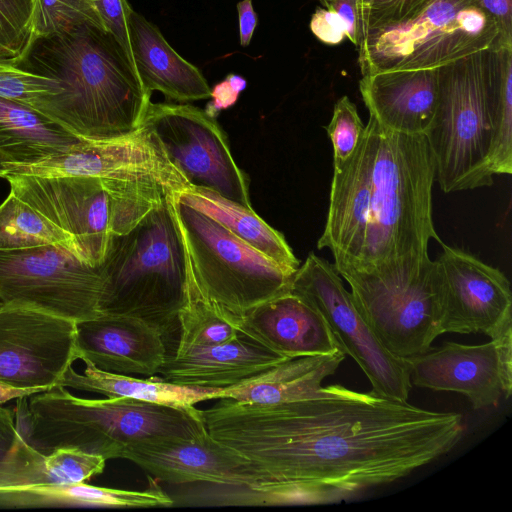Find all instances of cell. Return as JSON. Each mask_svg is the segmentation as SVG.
Here are the masks:
<instances>
[{"instance_id":"6da1fadb","label":"cell","mask_w":512,"mask_h":512,"mask_svg":"<svg viewBox=\"0 0 512 512\" xmlns=\"http://www.w3.org/2000/svg\"><path fill=\"white\" fill-rule=\"evenodd\" d=\"M218 400L201 410L209 435L272 479L243 488L240 505L346 501L447 454L465 430L459 413L340 385L276 404Z\"/></svg>"},{"instance_id":"7a4b0ae2","label":"cell","mask_w":512,"mask_h":512,"mask_svg":"<svg viewBox=\"0 0 512 512\" xmlns=\"http://www.w3.org/2000/svg\"><path fill=\"white\" fill-rule=\"evenodd\" d=\"M435 161L425 135L381 127L369 116L351 156L333 166L329 207L318 249L335 270L368 273L419 264L431 239Z\"/></svg>"},{"instance_id":"3957f363","label":"cell","mask_w":512,"mask_h":512,"mask_svg":"<svg viewBox=\"0 0 512 512\" xmlns=\"http://www.w3.org/2000/svg\"><path fill=\"white\" fill-rule=\"evenodd\" d=\"M14 65L60 82L35 111L79 139L132 133L151 102L119 43L92 24L35 39Z\"/></svg>"},{"instance_id":"277c9868","label":"cell","mask_w":512,"mask_h":512,"mask_svg":"<svg viewBox=\"0 0 512 512\" xmlns=\"http://www.w3.org/2000/svg\"><path fill=\"white\" fill-rule=\"evenodd\" d=\"M25 440L42 453L76 448L108 459L129 445L153 439L197 438L207 433L201 410L116 397L80 398L53 388L17 399Z\"/></svg>"},{"instance_id":"5b68a950","label":"cell","mask_w":512,"mask_h":512,"mask_svg":"<svg viewBox=\"0 0 512 512\" xmlns=\"http://www.w3.org/2000/svg\"><path fill=\"white\" fill-rule=\"evenodd\" d=\"M171 194L129 231L113 235L99 265L100 314L144 320L164 338L179 330L189 280L187 251Z\"/></svg>"},{"instance_id":"8992f818","label":"cell","mask_w":512,"mask_h":512,"mask_svg":"<svg viewBox=\"0 0 512 512\" xmlns=\"http://www.w3.org/2000/svg\"><path fill=\"white\" fill-rule=\"evenodd\" d=\"M10 192L70 234L85 262L99 266L110 239L135 226L171 194L143 181L4 174Z\"/></svg>"},{"instance_id":"52a82bcc","label":"cell","mask_w":512,"mask_h":512,"mask_svg":"<svg viewBox=\"0 0 512 512\" xmlns=\"http://www.w3.org/2000/svg\"><path fill=\"white\" fill-rule=\"evenodd\" d=\"M171 203L189 262L187 300L235 326L251 308L290 290L292 274L173 194Z\"/></svg>"},{"instance_id":"ba28073f","label":"cell","mask_w":512,"mask_h":512,"mask_svg":"<svg viewBox=\"0 0 512 512\" xmlns=\"http://www.w3.org/2000/svg\"><path fill=\"white\" fill-rule=\"evenodd\" d=\"M499 31L474 0H432L406 18L368 32L358 46L361 74L433 69L499 48Z\"/></svg>"},{"instance_id":"9c48e42d","label":"cell","mask_w":512,"mask_h":512,"mask_svg":"<svg viewBox=\"0 0 512 512\" xmlns=\"http://www.w3.org/2000/svg\"><path fill=\"white\" fill-rule=\"evenodd\" d=\"M486 50L439 67L437 108L425 136L434 157L436 179L445 193L493 184Z\"/></svg>"},{"instance_id":"30bf717a","label":"cell","mask_w":512,"mask_h":512,"mask_svg":"<svg viewBox=\"0 0 512 512\" xmlns=\"http://www.w3.org/2000/svg\"><path fill=\"white\" fill-rule=\"evenodd\" d=\"M355 307L382 344L407 359L424 353L443 333V288L435 260L368 273L337 270Z\"/></svg>"},{"instance_id":"8fae6325","label":"cell","mask_w":512,"mask_h":512,"mask_svg":"<svg viewBox=\"0 0 512 512\" xmlns=\"http://www.w3.org/2000/svg\"><path fill=\"white\" fill-rule=\"evenodd\" d=\"M99 266L47 245L0 251V301L80 322L100 315Z\"/></svg>"},{"instance_id":"7c38bea8","label":"cell","mask_w":512,"mask_h":512,"mask_svg":"<svg viewBox=\"0 0 512 512\" xmlns=\"http://www.w3.org/2000/svg\"><path fill=\"white\" fill-rule=\"evenodd\" d=\"M141 124L151 131L189 187L213 191L253 209L248 179L214 117L191 104L150 102Z\"/></svg>"},{"instance_id":"4fadbf2b","label":"cell","mask_w":512,"mask_h":512,"mask_svg":"<svg viewBox=\"0 0 512 512\" xmlns=\"http://www.w3.org/2000/svg\"><path fill=\"white\" fill-rule=\"evenodd\" d=\"M290 290L321 312L341 350L368 377L373 394L407 401L412 384L406 360L391 353L364 321L333 264L309 253L293 275Z\"/></svg>"},{"instance_id":"5bb4252c","label":"cell","mask_w":512,"mask_h":512,"mask_svg":"<svg viewBox=\"0 0 512 512\" xmlns=\"http://www.w3.org/2000/svg\"><path fill=\"white\" fill-rule=\"evenodd\" d=\"M4 174L143 181L159 184L170 192L189 187L143 124L125 136L79 139L65 151L45 158L4 165L0 177Z\"/></svg>"},{"instance_id":"9a60e30c","label":"cell","mask_w":512,"mask_h":512,"mask_svg":"<svg viewBox=\"0 0 512 512\" xmlns=\"http://www.w3.org/2000/svg\"><path fill=\"white\" fill-rule=\"evenodd\" d=\"M75 341V321L1 302L0 382L16 388H53L77 360Z\"/></svg>"},{"instance_id":"2e32d148","label":"cell","mask_w":512,"mask_h":512,"mask_svg":"<svg viewBox=\"0 0 512 512\" xmlns=\"http://www.w3.org/2000/svg\"><path fill=\"white\" fill-rule=\"evenodd\" d=\"M440 244L435 262L443 288V333H483L495 340L512 332L507 277L464 250Z\"/></svg>"},{"instance_id":"e0dca14e","label":"cell","mask_w":512,"mask_h":512,"mask_svg":"<svg viewBox=\"0 0 512 512\" xmlns=\"http://www.w3.org/2000/svg\"><path fill=\"white\" fill-rule=\"evenodd\" d=\"M411 384L464 395L485 409L512 391V332L484 344L443 345L405 359Z\"/></svg>"},{"instance_id":"ac0fdd59","label":"cell","mask_w":512,"mask_h":512,"mask_svg":"<svg viewBox=\"0 0 512 512\" xmlns=\"http://www.w3.org/2000/svg\"><path fill=\"white\" fill-rule=\"evenodd\" d=\"M127 459L158 481L170 484L211 483L254 487L271 477L238 451L206 434L197 438L145 440L127 446Z\"/></svg>"},{"instance_id":"d6986e66","label":"cell","mask_w":512,"mask_h":512,"mask_svg":"<svg viewBox=\"0 0 512 512\" xmlns=\"http://www.w3.org/2000/svg\"><path fill=\"white\" fill-rule=\"evenodd\" d=\"M77 360L117 374L154 376L168 356L163 334L144 320L100 314L76 322Z\"/></svg>"},{"instance_id":"ffe728a7","label":"cell","mask_w":512,"mask_h":512,"mask_svg":"<svg viewBox=\"0 0 512 512\" xmlns=\"http://www.w3.org/2000/svg\"><path fill=\"white\" fill-rule=\"evenodd\" d=\"M234 325L240 333L286 358L341 350L321 312L291 290L251 308Z\"/></svg>"},{"instance_id":"44dd1931","label":"cell","mask_w":512,"mask_h":512,"mask_svg":"<svg viewBox=\"0 0 512 512\" xmlns=\"http://www.w3.org/2000/svg\"><path fill=\"white\" fill-rule=\"evenodd\" d=\"M359 90L370 116L381 127L426 135L438 103L439 68L365 74Z\"/></svg>"},{"instance_id":"7402d4cb","label":"cell","mask_w":512,"mask_h":512,"mask_svg":"<svg viewBox=\"0 0 512 512\" xmlns=\"http://www.w3.org/2000/svg\"><path fill=\"white\" fill-rule=\"evenodd\" d=\"M287 359L248 336L209 346L190 347L168 355L160 371L167 382L195 388L236 385Z\"/></svg>"},{"instance_id":"603a6c76","label":"cell","mask_w":512,"mask_h":512,"mask_svg":"<svg viewBox=\"0 0 512 512\" xmlns=\"http://www.w3.org/2000/svg\"><path fill=\"white\" fill-rule=\"evenodd\" d=\"M134 65L144 89L167 98L189 102L210 98L211 88L201 71L182 58L157 26L136 11L129 16Z\"/></svg>"},{"instance_id":"cb8c5ba5","label":"cell","mask_w":512,"mask_h":512,"mask_svg":"<svg viewBox=\"0 0 512 512\" xmlns=\"http://www.w3.org/2000/svg\"><path fill=\"white\" fill-rule=\"evenodd\" d=\"M174 500L149 476L144 490H123L81 483L0 489V508H155L170 507Z\"/></svg>"},{"instance_id":"d4e9b609","label":"cell","mask_w":512,"mask_h":512,"mask_svg":"<svg viewBox=\"0 0 512 512\" xmlns=\"http://www.w3.org/2000/svg\"><path fill=\"white\" fill-rule=\"evenodd\" d=\"M345 356L338 350L331 354L287 358L262 373L221 389L219 399L276 404L310 396L336 372Z\"/></svg>"},{"instance_id":"484cf974","label":"cell","mask_w":512,"mask_h":512,"mask_svg":"<svg viewBox=\"0 0 512 512\" xmlns=\"http://www.w3.org/2000/svg\"><path fill=\"white\" fill-rule=\"evenodd\" d=\"M105 463L102 456L76 448L42 453L21 434L0 469V489L81 483L101 474Z\"/></svg>"},{"instance_id":"4316f807","label":"cell","mask_w":512,"mask_h":512,"mask_svg":"<svg viewBox=\"0 0 512 512\" xmlns=\"http://www.w3.org/2000/svg\"><path fill=\"white\" fill-rule=\"evenodd\" d=\"M172 194L221 224L231 234L270 258L294 275L300 266L282 233L271 227L254 210L247 209L219 194L187 187Z\"/></svg>"},{"instance_id":"83f0119b","label":"cell","mask_w":512,"mask_h":512,"mask_svg":"<svg viewBox=\"0 0 512 512\" xmlns=\"http://www.w3.org/2000/svg\"><path fill=\"white\" fill-rule=\"evenodd\" d=\"M82 373L70 366L58 385L79 391L102 394L108 398H128L174 407H193L196 404L219 399L221 389L195 388L176 385L161 377L146 379L98 369L85 361Z\"/></svg>"},{"instance_id":"f1b7e54d","label":"cell","mask_w":512,"mask_h":512,"mask_svg":"<svg viewBox=\"0 0 512 512\" xmlns=\"http://www.w3.org/2000/svg\"><path fill=\"white\" fill-rule=\"evenodd\" d=\"M78 140L39 112L0 97V167L45 158Z\"/></svg>"},{"instance_id":"f546056e","label":"cell","mask_w":512,"mask_h":512,"mask_svg":"<svg viewBox=\"0 0 512 512\" xmlns=\"http://www.w3.org/2000/svg\"><path fill=\"white\" fill-rule=\"evenodd\" d=\"M486 107L493 175L512 173V47L486 50Z\"/></svg>"},{"instance_id":"4dcf8cb0","label":"cell","mask_w":512,"mask_h":512,"mask_svg":"<svg viewBox=\"0 0 512 512\" xmlns=\"http://www.w3.org/2000/svg\"><path fill=\"white\" fill-rule=\"evenodd\" d=\"M47 245L63 248L83 260L70 234L9 192L0 204V251Z\"/></svg>"},{"instance_id":"1f68e13d","label":"cell","mask_w":512,"mask_h":512,"mask_svg":"<svg viewBox=\"0 0 512 512\" xmlns=\"http://www.w3.org/2000/svg\"><path fill=\"white\" fill-rule=\"evenodd\" d=\"M83 24L105 29L94 0H33L30 43Z\"/></svg>"},{"instance_id":"d6a6232c","label":"cell","mask_w":512,"mask_h":512,"mask_svg":"<svg viewBox=\"0 0 512 512\" xmlns=\"http://www.w3.org/2000/svg\"><path fill=\"white\" fill-rule=\"evenodd\" d=\"M179 342L175 352L220 344L239 335L238 329L198 300L188 299L179 312Z\"/></svg>"},{"instance_id":"836d02e7","label":"cell","mask_w":512,"mask_h":512,"mask_svg":"<svg viewBox=\"0 0 512 512\" xmlns=\"http://www.w3.org/2000/svg\"><path fill=\"white\" fill-rule=\"evenodd\" d=\"M57 79L0 61V97L33 110L48 97L61 92Z\"/></svg>"},{"instance_id":"e575fe53","label":"cell","mask_w":512,"mask_h":512,"mask_svg":"<svg viewBox=\"0 0 512 512\" xmlns=\"http://www.w3.org/2000/svg\"><path fill=\"white\" fill-rule=\"evenodd\" d=\"M33 0H0V61L17 64L31 38Z\"/></svg>"},{"instance_id":"d590c367","label":"cell","mask_w":512,"mask_h":512,"mask_svg":"<svg viewBox=\"0 0 512 512\" xmlns=\"http://www.w3.org/2000/svg\"><path fill=\"white\" fill-rule=\"evenodd\" d=\"M333 147V166L347 160L356 149L365 125L356 105L344 95L333 108L332 118L325 127Z\"/></svg>"},{"instance_id":"8d00e7d4","label":"cell","mask_w":512,"mask_h":512,"mask_svg":"<svg viewBox=\"0 0 512 512\" xmlns=\"http://www.w3.org/2000/svg\"><path fill=\"white\" fill-rule=\"evenodd\" d=\"M430 1L432 0H360L363 38L370 31L406 18Z\"/></svg>"},{"instance_id":"74e56055","label":"cell","mask_w":512,"mask_h":512,"mask_svg":"<svg viewBox=\"0 0 512 512\" xmlns=\"http://www.w3.org/2000/svg\"><path fill=\"white\" fill-rule=\"evenodd\" d=\"M94 3L105 29L119 43L135 68L129 35V16L133 9L127 0H94Z\"/></svg>"},{"instance_id":"f35d334b","label":"cell","mask_w":512,"mask_h":512,"mask_svg":"<svg viewBox=\"0 0 512 512\" xmlns=\"http://www.w3.org/2000/svg\"><path fill=\"white\" fill-rule=\"evenodd\" d=\"M309 28L325 44L337 45L346 39V30L341 18L324 7H318L312 14Z\"/></svg>"},{"instance_id":"ab89813d","label":"cell","mask_w":512,"mask_h":512,"mask_svg":"<svg viewBox=\"0 0 512 512\" xmlns=\"http://www.w3.org/2000/svg\"><path fill=\"white\" fill-rule=\"evenodd\" d=\"M322 6L341 18L346 38L358 48L363 39L360 0H327Z\"/></svg>"},{"instance_id":"60d3db41","label":"cell","mask_w":512,"mask_h":512,"mask_svg":"<svg viewBox=\"0 0 512 512\" xmlns=\"http://www.w3.org/2000/svg\"><path fill=\"white\" fill-rule=\"evenodd\" d=\"M497 25L499 46L512 47V0H474Z\"/></svg>"},{"instance_id":"b9f144b4","label":"cell","mask_w":512,"mask_h":512,"mask_svg":"<svg viewBox=\"0 0 512 512\" xmlns=\"http://www.w3.org/2000/svg\"><path fill=\"white\" fill-rule=\"evenodd\" d=\"M21 434L16 411L0 404V469Z\"/></svg>"},{"instance_id":"7bdbcfd3","label":"cell","mask_w":512,"mask_h":512,"mask_svg":"<svg viewBox=\"0 0 512 512\" xmlns=\"http://www.w3.org/2000/svg\"><path fill=\"white\" fill-rule=\"evenodd\" d=\"M239 92L236 91L226 79L218 82L211 89V101H209L204 111L211 117L216 118L220 111L233 106L238 98Z\"/></svg>"},{"instance_id":"ee69618b","label":"cell","mask_w":512,"mask_h":512,"mask_svg":"<svg viewBox=\"0 0 512 512\" xmlns=\"http://www.w3.org/2000/svg\"><path fill=\"white\" fill-rule=\"evenodd\" d=\"M240 44L247 47L257 26L258 17L254 11L252 0H241L237 3Z\"/></svg>"},{"instance_id":"f6af8a7d","label":"cell","mask_w":512,"mask_h":512,"mask_svg":"<svg viewBox=\"0 0 512 512\" xmlns=\"http://www.w3.org/2000/svg\"><path fill=\"white\" fill-rule=\"evenodd\" d=\"M43 391L45 390L32 388H16L0 382V404L2 405L3 403H6L8 401L17 400L18 398L30 396Z\"/></svg>"},{"instance_id":"bcb514c9","label":"cell","mask_w":512,"mask_h":512,"mask_svg":"<svg viewBox=\"0 0 512 512\" xmlns=\"http://www.w3.org/2000/svg\"><path fill=\"white\" fill-rule=\"evenodd\" d=\"M228 83L239 93L244 91L247 87V81L240 75L230 73L225 78Z\"/></svg>"},{"instance_id":"7dc6e473","label":"cell","mask_w":512,"mask_h":512,"mask_svg":"<svg viewBox=\"0 0 512 512\" xmlns=\"http://www.w3.org/2000/svg\"><path fill=\"white\" fill-rule=\"evenodd\" d=\"M323 5L327 0H318Z\"/></svg>"},{"instance_id":"c3c4849f","label":"cell","mask_w":512,"mask_h":512,"mask_svg":"<svg viewBox=\"0 0 512 512\" xmlns=\"http://www.w3.org/2000/svg\"><path fill=\"white\" fill-rule=\"evenodd\" d=\"M0 303H1V301H0Z\"/></svg>"}]
</instances>
